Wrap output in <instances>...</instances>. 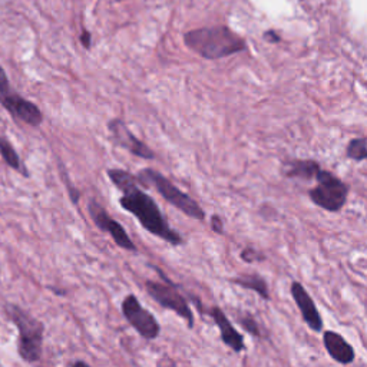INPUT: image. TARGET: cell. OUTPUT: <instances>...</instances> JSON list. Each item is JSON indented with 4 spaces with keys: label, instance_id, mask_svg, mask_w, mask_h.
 <instances>
[{
    "label": "cell",
    "instance_id": "ffe728a7",
    "mask_svg": "<svg viewBox=\"0 0 367 367\" xmlns=\"http://www.w3.org/2000/svg\"><path fill=\"white\" fill-rule=\"evenodd\" d=\"M60 170H62V172H60V175H62V178H64V181H65L66 190H68V193H69V198H71V201H72V202L75 204V206H76L78 201H79V198H80V191L76 190V188L72 186L71 179H68V177H66V171H65L64 168H60Z\"/></svg>",
    "mask_w": 367,
    "mask_h": 367
},
{
    "label": "cell",
    "instance_id": "7402d4cb",
    "mask_svg": "<svg viewBox=\"0 0 367 367\" xmlns=\"http://www.w3.org/2000/svg\"><path fill=\"white\" fill-rule=\"evenodd\" d=\"M211 229H213V231H215L217 234H222L224 231V222H222V220L218 217V215H213L211 217Z\"/></svg>",
    "mask_w": 367,
    "mask_h": 367
},
{
    "label": "cell",
    "instance_id": "e0dca14e",
    "mask_svg": "<svg viewBox=\"0 0 367 367\" xmlns=\"http://www.w3.org/2000/svg\"><path fill=\"white\" fill-rule=\"evenodd\" d=\"M346 156L356 162H361L367 159V139L366 138L352 139L348 144V147H346Z\"/></svg>",
    "mask_w": 367,
    "mask_h": 367
},
{
    "label": "cell",
    "instance_id": "cb8c5ba5",
    "mask_svg": "<svg viewBox=\"0 0 367 367\" xmlns=\"http://www.w3.org/2000/svg\"><path fill=\"white\" fill-rule=\"evenodd\" d=\"M69 366H71V367H73V366H88V363H85V361H82V360H76V361L69 363Z\"/></svg>",
    "mask_w": 367,
    "mask_h": 367
},
{
    "label": "cell",
    "instance_id": "d4e9b609",
    "mask_svg": "<svg viewBox=\"0 0 367 367\" xmlns=\"http://www.w3.org/2000/svg\"><path fill=\"white\" fill-rule=\"evenodd\" d=\"M115 2H124V0H115Z\"/></svg>",
    "mask_w": 367,
    "mask_h": 367
},
{
    "label": "cell",
    "instance_id": "8992f818",
    "mask_svg": "<svg viewBox=\"0 0 367 367\" xmlns=\"http://www.w3.org/2000/svg\"><path fill=\"white\" fill-rule=\"evenodd\" d=\"M0 105L10 114L12 118L19 122H24L29 127H40L45 120L42 111L36 104L19 95L10 87L9 78L2 65H0Z\"/></svg>",
    "mask_w": 367,
    "mask_h": 367
},
{
    "label": "cell",
    "instance_id": "2e32d148",
    "mask_svg": "<svg viewBox=\"0 0 367 367\" xmlns=\"http://www.w3.org/2000/svg\"><path fill=\"white\" fill-rule=\"evenodd\" d=\"M0 156L3 158L5 161V164L15 170L16 172H19L20 175H24V177H29V171L28 168L25 167L24 164V161L20 159L17 151L15 150L13 144L12 142L6 138V136H0Z\"/></svg>",
    "mask_w": 367,
    "mask_h": 367
},
{
    "label": "cell",
    "instance_id": "52a82bcc",
    "mask_svg": "<svg viewBox=\"0 0 367 367\" xmlns=\"http://www.w3.org/2000/svg\"><path fill=\"white\" fill-rule=\"evenodd\" d=\"M162 281H155V280H147L145 281V290L150 294V297L158 303L161 307H164L167 310L174 312L177 316H179L184 321L187 323L188 329H194V314L190 307V304L187 298L181 294L178 287L162 274L159 270H156Z\"/></svg>",
    "mask_w": 367,
    "mask_h": 367
},
{
    "label": "cell",
    "instance_id": "7c38bea8",
    "mask_svg": "<svg viewBox=\"0 0 367 367\" xmlns=\"http://www.w3.org/2000/svg\"><path fill=\"white\" fill-rule=\"evenodd\" d=\"M207 313L211 316V319L214 320L215 325L220 330L221 341L226 344L229 349H231L235 353L246 350V343H244L242 334L238 333V330L234 328L226 313H224L220 307H217V305L210 307Z\"/></svg>",
    "mask_w": 367,
    "mask_h": 367
},
{
    "label": "cell",
    "instance_id": "603a6c76",
    "mask_svg": "<svg viewBox=\"0 0 367 367\" xmlns=\"http://www.w3.org/2000/svg\"><path fill=\"white\" fill-rule=\"evenodd\" d=\"M264 39H266L267 42H271V44H278L281 40V37L274 30H267L266 33H264Z\"/></svg>",
    "mask_w": 367,
    "mask_h": 367
},
{
    "label": "cell",
    "instance_id": "9c48e42d",
    "mask_svg": "<svg viewBox=\"0 0 367 367\" xmlns=\"http://www.w3.org/2000/svg\"><path fill=\"white\" fill-rule=\"evenodd\" d=\"M88 211L95 226L102 233H107L119 249L134 253L138 250L132 238L128 235L125 229L122 227V224L114 220L102 204H99L96 199L92 198L88 204Z\"/></svg>",
    "mask_w": 367,
    "mask_h": 367
},
{
    "label": "cell",
    "instance_id": "8fae6325",
    "mask_svg": "<svg viewBox=\"0 0 367 367\" xmlns=\"http://www.w3.org/2000/svg\"><path fill=\"white\" fill-rule=\"evenodd\" d=\"M290 293L297 305V309L300 310L303 321L309 325V329L316 333L323 332L324 325L321 314L317 310V305L313 297L304 289V285L298 281H293L290 285Z\"/></svg>",
    "mask_w": 367,
    "mask_h": 367
},
{
    "label": "cell",
    "instance_id": "5b68a950",
    "mask_svg": "<svg viewBox=\"0 0 367 367\" xmlns=\"http://www.w3.org/2000/svg\"><path fill=\"white\" fill-rule=\"evenodd\" d=\"M317 186L309 191V198L314 206L329 213H339L348 202L349 186L341 178L330 171L320 170L317 174Z\"/></svg>",
    "mask_w": 367,
    "mask_h": 367
},
{
    "label": "cell",
    "instance_id": "3957f363",
    "mask_svg": "<svg viewBox=\"0 0 367 367\" xmlns=\"http://www.w3.org/2000/svg\"><path fill=\"white\" fill-rule=\"evenodd\" d=\"M8 319L17 329V355L25 363L35 364L44 355L45 324L20 305L8 303L5 305Z\"/></svg>",
    "mask_w": 367,
    "mask_h": 367
},
{
    "label": "cell",
    "instance_id": "5bb4252c",
    "mask_svg": "<svg viewBox=\"0 0 367 367\" xmlns=\"http://www.w3.org/2000/svg\"><path fill=\"white\" fill-rule=\"evenodd\" d=\"M320 170V164L314 159H293L287 162V170H285L284 174L287 178L310 181L317 178Z\"/></svg>",
    "mask_w": 367,
    "mask_h": 367
},
{
    "label": "cell",
    "instance_id": "9a60e30c",
    "mask_svg": "<svg viewBox=\"0 0 367 367\" xmlns=\"http://www.w3.org/2000/svg\"><path fill=\"white\" fill-rule=\"evenodd\" d=\"M231 283L240 285V287L246 289V290H251L254 293H257L258 296H261L264 300H270V293H269V285L267 281L264 280L260 274L257 273H249V274H241L235 278L230 280Z\"/></svg>",
    "mask_w": 367,
    "mask_h": 367
},
{
    "label": "cell",
    "instance_id": "277c9868",
    "mask_svg": "<svg viewBox=\"0 0 367 367\" xmlns=\"http://www.w3.org/2000/svg\"><path fill=\"white\" fill-rule=\"evenodd\" d=\"M136 177L142 186L154 187L162 198L170 202L174 208L179 210L182 214L198 221L206 220V211L201 208L199 204L187 193L179 190L171 179L162 175L159 171L144 168L138 172Z\"/></svg>",
    "mask_w": 367,
    "mask_h": 367
},
{
    "label": "cell",
    "instance_id": "d6986e66",
    "mask_svg": "<svg viewBox=\"0 0 367 367\" xmlns=\"http://www.w3.org/2000/svg\"><path fill=\"white\" fill-rule=\"evenodd\" d=\"M240 257H241L242 261H246V262H258V261L266 260V256H264L261 251H258L256 249H251V247L244 249L241 251Z\"/></svg>",
    "mask_w": 367,
    "mask_h": 367
},
{
    "label": "cell",
    "instance_id": "ac0fdd59",
    "mask_svg": "<svg viewBox=\"0 0 367 367\" xmlns=\"http://www.w3.org/2000/svg\"><path fill=\"white\" fill-rule=\"evenodd\" d=\"M238 323L241 324V328L244 330H247L250 334L258 337L260 336V329H258V324L257 321L250 316V314H244L241 317H238Z\"/></svg>",
    "mask_w": 367,
    "mask_h": 367
},
{
    "label": "cell",
    "instance_id": "44dd1931",
    "mask_svg": "<svg viewBox=\"0 0 367 367\" xmlns=\"http://www.w3.org/2000/svg\"><path fill=\"white\" fill-rule=\"evenodd\" d=\"M79 42L82 44V46H84L87 51H89L91 46H92V33H91L89 30L84 29L82 33H80V36H79Z\"/></svg>",
    "mask_w": 367,
    "mask_h": 367
},
{
    "label": "cell",
    "instance_id": "6da1fadb",
    "mask_svg": "<svg viewBox=\"0 0 367 367\" xmlns=\"http://www.w3.org/2000/svg\"><path fill=\"white\" fill-rule=\"evenodd\" d=\"M107 175L122 193V197L119 198L122 210L132 214L150 234L171 244V246H182L184 238L170 226L155 199L141 188L142 184L136 175L120 168H109Z\"/></svg>",
    "mask_w": 367,
    "mask_h": 367
},
{
    "label": "cell",
    "instance_id": "ba28073f",
    "mask_svg": "<svg viewBox=\"0 0 367 367\" xmlns=\"http://www.w3.org/2000/svg\"><path fill=\"white\" fill-rule=\"evenodd\" d=\"M122 314L125 320L145 340H155L159 337L161 325L155 316L142 305L135 294H128L120 304Z\"/></svg>",
    "mask_w": 367,
    "mask_h": 367
},
{
    "label": "cell",
    "instance_id": "30bf717a",
    "mask_svg": "<svg viewBox=\"0 0 367 367\" xmlns=\"http://www.w3.org/2000/svg\"><path fill=\"white\" fill-rule=\"evenodd\" d=\"M108 131H109V134L115 142V145L127 150L132 155L142 158V159L150 161V159L155 158L154 151L145 144L144 141L138 139L122 119H119V118L111 119L108 122Z\"/></svg>",
    "mask_w": 367,
    "mask_h": 367
},
{
    "label": "cell",
    "instance_id": "7a4b0ae2",
    "mask_svg": "<svg viewBox=\"0 0 367 367\" xmlns=\"http://www.w3.org/2000/svg\"><path fill=\"white\" fill-rule=\"evenodd\" d=\"M186 45L204 59H221L247 49V44L240 35L227 26L201 28L184 35Z\"/></svg>",
    "mask_w": 367,
    "mask_h": 367
},
{
    "label": "cell",
    "instance_id": "4fadbf2b",
    "mask_svg": "<svg viewBox=\"0 0 367 367\" xmlns=\"http://www.w3.org/2000/svg\"><path fill=\"white\" fill-rule=\"evenodd\" d=\"M323 343H324V348L328 350V353L330 355V357L337 361L339 364L343 366H348L352 364L356 359V352L353 349V346L346 340L341 334L333 332V330H328L323 333Z\"/></svg>",
    "mask_w": 367,
    "mask_h": 367
}]
</instances>
